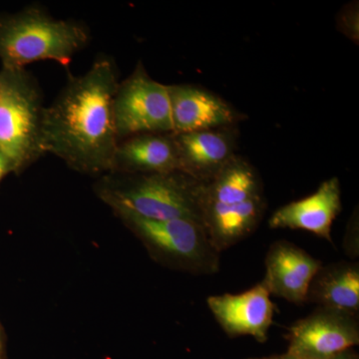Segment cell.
<instances>
[{
	"label": "cell",
	"mask_w": 359,
	"mask_h": 359,
	"mask_svg": "<svg viewBox=\"0 0 359 359\" xmlns=\"http://www.w3.org/2000/svg\"><path fill=\"white\" fill-rule=\"evenodd\" d=\"M99 195L116 212L154 221L185 219L202 223L203 183L181 171L109 178Z\"/></svg>",
	"instance_id": "7a4b0ae2"
},
{
	"label": "cell",
	"mask_w": 359,
	"mask_h": 359,
	"mask_svg": "<svg viewBox=\"0 0 359 359\" xmlns=\"http://www.w3.org/2000/svg\"><path fill=\"white\" fill-rule=\"evenodd\" d=\"M134 233L155 256L194 275H215L219 271V252L204 224L192 219L154 221L121 214Z\"/></svg>",
	"instance_id": "5b68a950"
},
{
	"label": "cell",
	"mask_w": 359,
	"mask_h": 359,
	"mask_svg": "<svg viewBox=\"0 0 359 359\" xmlns=\"http://www.w3.org/2000/svg\"><path fill=\"white\" fill-rule=\"evenodd\" d=\"M181 172L200 183L211 180L235 156L237 131L231 127L174 134Z\"/></svg>",
	"instance_id": "7c38bea8"
},
{
	"label": "cell",
	"mask_w": 359,
	"mask_h": 359,
	"mask_svg": "<svg viewBox=\"0 0 359 359\" xmlns=\"http://www.w3.org/2000/svg\"><path fill=\"white\" fill-rule=\"evenodd\" d=\"M9 172H11V166H9L8 161L0 153V181Z\"/></svg>",
	"instance_id": "ac0fdd59"
},
{
	"label": "cell",
	"mask_w": 359,
	"mask_h": 359,
	"mask_svg": "<svg viewBox=\"0 0 359 359\" xmlns=\"http://www.w3.org/2000/svg\"><path fill=\"white\" fill-rule=\"evenodd\" d=\"M181 171L174 134H140L118 143L111 173L166 174Z\"/></svg>",
	"instance_id": "5bb4252c"
},
{
	"label": "cell",
	"mask_w": 359,
	"mask_h": 359,
	"mask_svg": "<svg viewBox=\"0 0 359 359\" xmlns=\"http://www.w3.org/2000/svg\"><path fill=\"white\" fill-rule=\"evenodd\" d=\"M264 283L271 295L292 304H306L309 285L323 264L287 241H278L266 252Z\"/></svg>",
	"instance_id": "9c48e42d"
},
{
	"label": "cell",
	"mask_w": 359,
	"mask_h": 359,
	"mask_svg": "<svg viewBox=\"0 0 359 359\" xmlns=\"http://www.w3.org/2000/svg\"><path fill=\"white\" fill-rule=\"evenodd\" d=\"M119 85L114 61L98 58L84 74L68 78L55 100L45 107V154L65 161L82 173L112 171L119 143L114 100Z\"/></svg>",
	"instance_id": "6da1fadb"
},
{
	"label": "cell",
	"mask_w": 359,
	"mask_h": 359,
	"mask_svg": "<svg viewBox=\"0 0 359 359\" xmlns=\"http://www.w3.org/2000/svg\"><path fill=\"white\" fill-rule=\"evenodd\" d=\"M351 359H358V355H355V354L353 353V355L351 356Z\"/></svg>",
	"instance_id": "ffe728a7"
},
{
	"label": "cell",
	"mask_w": 359,
	"mask_h": 359,
	"mask_svg": "<svg viewBox=\"0 0 359 359\" xmlns=\"http://www.w3.org/2000/svg\"><path fill=\"white\" fill-rule=\"evenodd\" d=\"M287 353L301 359H334L359 344L358 316L318 306L290 327Z\"/></svg>",
	"instance_id": "52a82bcc"
},
{
	"label": "cell",
	"mask_w": 359,
	"mask_h": 359,
	"mask_svg": "<svg viewBox=\"0 0 359 359\" xmlns=\"http://www.w3.org/2000/svg\"><path fill=\"white\" fill-rule=\"evenodd\" d=\"M0 359H4V348H2L1 337H0Z\"/></svg>",
	"instance_id": "d6986e66"
},
{
	"label": "cell",
	"mask_w": 359,
	"mask_h": 359,
	"mask_svg": "<svg viewBox=\"0 0 359 359\" xmlns=\"http://www.w3.org/2000/svg\"><path fill=\"white\" fill-rule=\"evenodd\" d=\"M306 302L358 316L359 311V266L340 262L321 266L311 285Z\"/></svg>",
	"instance_id": "9a60e30c"
},
{
	"label": "cell",
	"mask_w": 359,
	"mask_h": 359,
	"mask_svg": "<svg viewBox=\"0 0 359 359\" xmlns=\"http://www.w3.org/2000/svg\"><path fill=\"white\" fill-rule=\"evenodd\" d=\"M114 114L119 141L140 134H174L168 85L149 76L141 61L119 82Z\"/></svg>",
	"instance_id": "8992f818"
},
{
	"label": "cell",
	"mask_w": 359,
	"mask_h": 359,
	"mask_svg": "<svg viewBox=\"0 0 359 359\" xmlns=\"http://www.w3.org/2000/svg\"><path fill=\"white\" fill-rule=\"evenodd\" d=\"M264 195L257 170L244 158L233 156L218 173L203 183L202 218L207 212L238 209Z\"/></svg>",
	"instance_id": "4fadbf2b"
},
{
	"label": "cell",
	"mask_w": 359,
	"mask_h": 359,
	"mask_svg": "<svg viewBox=\"0 0 359 359\" xmlns=\"http://www.w3.org/2000/svg\"><path fill=\"white\" fill-rule=\"evenodd\" d=\"M207 304L228 337L250 335L261 344L268 340L276 306L263 282L242 294L212 295Z\"/></svg>",
	"instance_id": "ba28073f"
},
{
	"label": "cell",
	"mask_w": 359,
	"mask_h": 359,
	"mask_svg": "<svg viewBox=\"0 0 359 359\" xmlns=\"http://www.w3.org/2000/svg\"><path fill=\"white\" fill-rule=\"evenodd\" d=\"M353 355V353H351V351H346V353L340 354L339 356H337V358H335L334 359H351V356ZM248 359H301L294 358V356L290 355L289 353H285V354H276V355H271V356H264V358H248Z\"/></svg>",
	"instance_id": "e0dca14e"
},
{
	"label": "cell",
	"mask_w": 359,
	"mask_h": 359,
	"mask_svg": "<svg viewBox=\"0 0 359 359\" xmlns=\"http://www.w3.org/2000/svg\"><path fill=\"white\" fill-rule=\"evenodd\" d=\"M45 106L36 78L25 68L0 70V153L11 172H20L44 155Z\"/></svg>",
	"instance_id": "277c9868"
},
{
	"label": "cell",
	"mask_w": 359,
	"mask_h": 359,
	"mask_svg": "<svg viewBox=\"0 0 359 359\" xmlns=\"http://www.w3.org/2000/svg\"><path fill=\"white\" fill-rule=\"evenodd\" d=\"M88 28L52 18L39 6L0 16V60L4 68H25L37 61L69 65L89 42Z\"/></svg>",
	"instance_id": "3957f363"
},
{
	"label": "cell",
	"mask_w": 359,
	"mask_h": 359,
	"mask_svg": "<svg viewBox=\"0 0 359 359\" xmlns=\"http://www.w3.org/2000/svg\"><path fill=\"white\" fill-rule=\"evenodd\" d=\"M340 28L347 29V36H358V11H355V6H346V11H342L340 16Z\"/></svg>",
	"instance_id": "2e32d148"
},
{
	"label": "cell",
	"mask_w": 359,
	"mask_h": 359,
	"mask_svg": "<svg viewBox=\"0 0 359 359\" xmlns=\"http://www.w3.org/2000/svg\"><path fill=\"white\" fill-rule=\"evenodd\" d=\"M174 134L231 127L243 119L221 97L190 84L168 85Z\"/></svg>",
	"instance_id": "8fae6325"
},
{
	"label": "cell",
	"mask_w": 359,
	"mask_h": 359,
	"mask_svg": "<svg viewBox=\"0 0 359 359\" xmlns=\"http://www.w3.org/2000/svg\"><path fill=\"white\" fill-rule=\"evenodd\" d=\"M341 209L340 182L334 177L323 182L316 193L276 210L269 226L309 231L332 244V224Z\"/></svg>",
	"instance_id": "30bf717a"
}]
</instances>
